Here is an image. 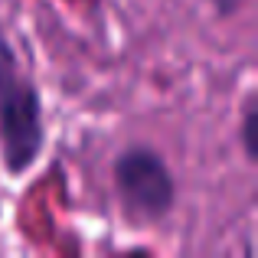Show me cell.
<instances>
[{
  "mask_svg": "<svg viewBox=\"0 0 258 258\" xmlns=\"http://www.w3.org/2000/svg\"><path fill=\"white\" fill-rule=\"evenodd\" d=\"M46 144L43 105L36 85L26 79L13 56L7 36L0 33V151L10 173H23L36 164Z\"/></svg>",
  "mask_w": 258,
  "mask_h": 258,
  "instance_id": "obj_1",
  "label": "cell"
},
{
  "mask_svg": "<svg viewBox=\"0 0 258 258\" xmlns=\"http://www.w3.org/2000/svg\"><path fill=\"white\" fill-rule=\"evenodd\" d=\"M114 189L131 219L154 222L164 219L173 206V176L164 157L151 147H127L114 160Z\"/></svg>",
  "mask_w": 258,
  "mask_h": 258,
  "instance_id": "obj_2",
  "label": "cell"
},
{
  "mask_svg": "<svg viewBox=\"0 0 258 258\" xmlns=\"http://www.w3.org/2000/svg\"><path fill=\"white\" fill-rule=\"evenodd\" d=\"M255 134H258V101H255V95H248V98H245V108H242V144H245V157L248 160L258 157V141H255Z\"/></svg>",
  "mask_w": 258,
  "mask_h": 258,
  "instance_id": "obj_3",
  "label": "cell"
},
{
  "mask_svg": "<svg viewBox=\"0 0 258 258\" xmlns=\"http://www.w3.org/2000/svg\"><path fill=\"white\" fill-rule=\"evenodd\" d=\"M213 4H216V10H219L222 17H229V13H239L248 0H213Z\"/></svg>",
  "mask_w": 258,
  "mask_h": 258,
  "instance_id": "obj_4",
  "label": "cell"
}]
</instances>
